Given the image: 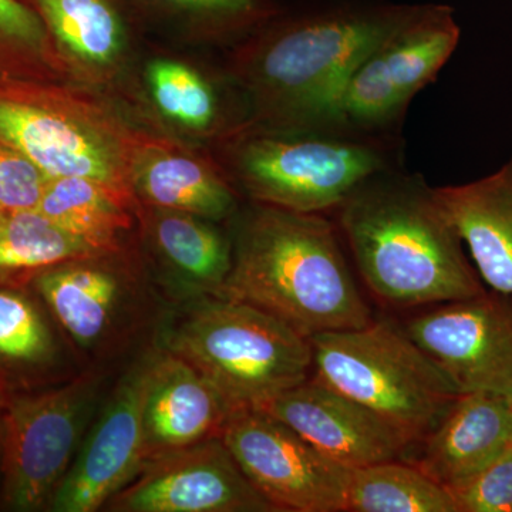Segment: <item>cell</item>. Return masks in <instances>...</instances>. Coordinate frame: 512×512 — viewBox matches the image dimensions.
<instances>
[{"instance_id": "cell-1", "label": "cell", "mask_w": 512, "mask_h": 512, "mask_svg": "<svg viewBox=\"0 0 512 512\" xmlns=\"http://www.w3.org/2000/svg\"><path fill=\"white\" fill-rule=\"evenodd\" d=\"M414 6L338 2L285 13L232 47L227 70L252 126L333 127V104L352 67Z\"/></svg>"}, {"instance_id": "cell-2", "label": "cell", "mask_w": 512, "mask_h": 512, "mask_svg": "<svg viewBox=\"0 0 512 512\" xmlns=\"http://www.w3.org/2000/svg\"><path fill=\"white\" fill-rule=\"evenodd\" d=\"M335 215L363 281L383 301L419 306L484 293L463 239L423 175L403 165L373 175Z\"/></svg>"}, {"instance_id": "cell-3", "label": "cell", "mask_w": 512, "mask_h": 512, "mask_svg": "<svg viewBox=\"0 0 512 512\" xmlns=\"http://www.w3.org/2000/svg\"><path fill=\"white\" fill-rule=\"evenodd\" d=\"M326 214L254 204L232 245V266L217 295L249 303L311 339L373 322Z\"/></svg>"}, {"instance_id": "cell-4", "label": "cell", "mask_w": 512, "mask_h": 512, "mask_svg": "<svg viewBox=\"0 0 512 512\" xmlns=\"http://www.w3.org/2000/svg\"><path fill=\"white\" fill-rule=\"evenodd\" d=\"M220 165L254 204L302 214L335 212L373 175L403 165L400 136L338 127L252 126L220 140Z\"/></svg>"}, {"instance_id": "cell-5", "label": "cell", "mask_w": 512, "mask_h": 512, "mask_svg": "<svg viewBox=\"0 0 512 512\" xmlns=\"http://www.w3.org/2000/svg\"><path fill=\"white\" fill-rule=\"evenodd\" d=\"M165 345L194 366L232 412L258 409L306 382L313 365L311 339L271 313L220 295L188 312Z\"/></svg>"}, {"instance_id": "cell-6", "label": "cell", "mask_w": 512, "mask_h": 512, "mask_svg": "<svg viewBox=\"0 0 512 512\" xmlns=\"http://www.w3.org/2000/svg\"><path fill=\"white\" fill-rule=\"evenodd\" d=\"M311 345L315 380L382 417L410 448L460 396L404 329L390 323L319 333Z\"/></svg>"}, {"instance_id": "cell-7", "label": "cell", "mask_w": 512, "mask_h": 512, "mask_svg": "<svg viewBox=\"0 0 512 512\" xmlns=\"http://www.w3.org/2000/svg\"><path fill=\"white\" fill-rule=\"evenodd\" d=\"M0 138L49 178L86 177L134 197L133 171L161 141L128 130L86 94H56L46 103L0 99Z\"/></svg>"}, {"instance_id": "cell-8", "label": "cell", "mask_w": 512, "mask_h": 512, "mask_svg": "<svg viewBox=\"0 0 512 512\" xmlns=\"http://www.w3.org/2000/svg\"><path fill=\"white\" fill-rule=\"evenodd\" d=\"M460 37L453 9L414 6L352 67L333 104V127L400 136L410 103L446 66Z\"/></svg>"}, {"instance_id": "cell-9", "label": "cell", "mask_w": 512, "mask_h": 512, "mask_svg": "<svg viewBox=\"0 0 512 512\" xmlns=\"http://www.w3.org/2000/svg\"><path fill=\"white\" fill-rule=\"evenodd\" d=\"M100 379L84 373L57 389L8 397L0 471L2 500L15 511L49 507L96 409Z\"/></svg>"}, {"instance_id": "cell-10", "label": "cell", "mask_w": 512, "mask_h": 512, "mask_svg": "<svg viewBox=\"0 0 512 512\" xmlns=\"http://www.w3.org/2000/svg\"><path fill=\"white\" fill-rule=\"evenodd\" d=\"M220 436L276 511H346L352 470L320 453L271 414L234 410Z\"/></svg>"}, {"instance_id": "cell-11", "label": "cell", "mask_w": 512, "mask_h": 512, "mask_svg": "<svg viewBox=\"0 0 512 512\" xmlns=\"http://www.w3.org/2000/svg\"><path fill=\"white\" fill-rule=\"evenodd\" d=\"M107 507L121 512L276 511L221 436L148 458Z\"/></svg>"}, {"instance_id": "cell-12", "label": "cell", "mask_w": 512, "mask_h": 512, "mask_svg": "<svg viewBox=\"0 0 512 512\" xmlns=\"http://www.w3.org/2000/svg\"><path fill=\"white\" fill-rule=\"evenodd\" d=\"M404 332L460 394L512 399V305L487 293L409 320Z\"/></svg>"}, {"instance_id": "cell-13", "label": "cell", "mask_w": 512, "mask_h": 512, "mask_svg": "<svg viewBox=\"0 0 512 512\" xmlns=\"http://www.w3.org/2000/svg\"><path fill=\"white\" fill-rule=\"evenodd\" d=\"M147 362L138 363L117 384L80 453L60 481L50 510L93 512L107 505L148 460L143 423Z\"/></svg>"}, {"instance_id": "cell-14", "label": "cell", "mask_w": 512, "mask_h": 512, "mask_svg": "<svg viewBox=\"0 0 512 512\" xmlns=\"http://www.w3.org/2000/svg\"><path fill=\"white\" fill-rule=\"evenodd\" d=\"M256 410L271 414L340 466L404 460L409 441L382 417L313 379L278 394Z\"/></svg>"}, {"instance_id": "cell-15", "label": "cell", "mask_w": 512, "mask_h": 512, "mask_svg": "<svg viewBox=\"0 0 512 512\" xmlns=\"http://www.w3.org/2000/svg\"><path fill=\"white\" fill-rule=\"evenodd\" d=\"M231 407L204 376L170 350L147 360L143 423L148 458L220 436Z\"/></svg>"}, {"instance_id": "cell-16", "label": "cell", "mask_w": 512, "mask_h": 512, "mask_svg": "<svg viewBox=\"0 0 512 512\" xmlns=\"http://www.w3.org/2000/svg\"><path fill=\"white\" fill-rule=\"evenodd\" d=\"M511 443L512 399L463 393L414 444L419 451L412 464L447 488L476 474Z\"/></svg>"}, {"instance_id": "cell-17", "label": "cell", "mask_w": 512, "mask_h": 512, "mask_svg": "<svg viewBox=\"0 0 512 512\" xmlns=\"http://www.w3.org/2000/svg\"><path fill=\"white\" fill-rule=\"evenodd\" d=\"M436 194L477 274L512 299V156L494 173L467 184L436 187Z\"/></svg>"}, {"instance_id": "cell-18", "label": "cell", "mask_w": 512, "mask_h": 512, "mask_svg": "<svg viewBox=\"0 0 512 512\" xmlns=\"http://www.w3.org/2000/svg\"><path fill=\"white\" fill-rule=\"evenodd\" d=\"M133 192L151 208L187 212L208 221L227 220L237 211V191L220 165L171 150L151 148L133 171Z\"/></svg>"}, {"instance_id": "cell-19", "label": "cell", "mask_w": 512, "mask_h": 512, "mask_svg": "<svg viewBox=\"0 0 512 512\" xmlns=\"http://www.w3.org/2000/svg\"><path fill=\"white\" fill-rule=\"evenodd\" d=\"M37 15L79 70L101 76L123 60L124 0H33Z\"/></svg>"}, {"instance_id": "cell-20", "label": "cell", "mask_w": 512, "mask_h": 512, "mask_svg": "<svg viewBox=\"0 0 512 512\" xmlns=\"http://www.w3.org/2000/svg\"><path fill=\"white\" fill-rule=\"evenodd\" d=\"M133 197L86 177L50 178L36 211L99 251L113 254L121 232L131 227Z\"/></svg>"}, {"instance_id": "cell-21", "label": "cell", "mask_w": 512, "mask_h": 512, "mask_svg": "<svg viewBox=\"0 0 512 512\" xmlns=\"http://www.w3.org/2000/svg\"><path fill=\"white\" fill-rule=\"evenodd\" d=\"M35 285L63 328L82 346L93 345L106 332L119 301L116 276L83 261L45 269L35 276Z\"/></svg>"}, {"instance_id": "cell-22", "label": "cell", "mask_w": 512, "mask_h": 512, "mask_svg": "<svg viewBox=\"0 0 512 512\" xmlns=\"http://www.w3.org/2000/svg\"><path fill=\"white\" fill-rule=\"evenodd\" d=\"M147 79L158 110L180 126L217 131L222 140L251 123L247 104L225 103L214 84L183 63L154 60L148 66Z\"/></svg>"}, {"instance_id": "cell-23", "label": "cell", "mask_w": 512, "mask_h": 512, "mask_svg": "<svg viewBox=\"0 0 512 512\" xmlns=\"http://www.w3.org/2000/svg\"><path fill=\"white\" fill-rule=\"evenodd\" d=\"M195 40L234 47L281 12L279 0H124Z\"/></svg>"}, {"instance_id": "cell-24", "label": "cell", "mask_w": 512, "mask_h": 512, "mask_svg": "<svg viewBox=\"0 0 512 512\" xmlns=\"http://www.w3.org/2000/svg\"><path fill=\"white\" fill-rule=\"evenodd\" d=\"M208 220L154 208L151 231L161 254L188 281L218 293L232 266V245Z\"/></svg>"}, {"instance_id": "cell-25", "label": "cell", "mask_w": 512, "mask_h": 512, "mask_svg": "<svg viewBox=\"0 0 512 512\" xmlns=\"http://www.w3.org/2000/svg\"><path fill=\"white\" fill-rule=\"evenodd\" d=\"M96 256L103 255L39 211L13 212L0 220V285L36 276L64 262L87 261Z\"/></svg>"}, {"instance_id": "cell-26", "label": "cell", "mask_w": 512, "mask_h": 512, "mask_svg": "<svg viewBox=\"0 0 512 512\" xmlns=\"http://www.w3.org/2000/svg\"><path fill=\"white\" fill-rule=\"evenodd\" d=\"M346 511L457 512L447 488L402 460L356 468L350 474Z\"/></svg>"}, {"instance_id": "cell-27", "label": "cell", "mask_w": 512, "mask_h": 512, "mask_svg": "<svg viewBox=\"0 0 512 512\" xmlns=\"http://www.w3.org/2000/svg\"><path fill=\"white\" fill-rule=\"evenodd\" d=\"M52 338L42 316L22 293L0 288V357L39 363L52 353Z\"/></svg>"}, {"instance_id": "cell-28", "label": "cell", "mask_w": 512, "mask_h": 512, "mask_svg": "<svg viewBox=\"0 0 512 512\" xmlns=\"http://www.w3.org/2000/svg\"><path fill=\"white\" fill-rule=\"evenodd\" d=\"M447 491L457 512H512V443L487 466Z\"/></svg>"}, {"instance_id": "cell-29", "label": "cell", "mask_w": 512, "mask_h": 512, "mask_svg": "<svg viewBox=\"0 0 512 512\" xmlns=\"http://www.w3.org/2000/svg\"><path fill=\"white\" fill-rule=\"evenodd\" d=\"M49 180L22 151L0 138V211L36 210Z\"/></svg>"}, {"instance_id": "cell-30", "label": "cell", "mask_w": 512, "mask_h": 512, "mask_svg": "<svg viewBox=\"0 0 512 512\" xmlns=\"http://www.w3.org/2000/svg\"><path fill=\"white\" fill-rule=\"evenodd\" d=\"M0 40L43 49L47 45L45 23L20 0H0Z\"/></svg>"}, {"instance_id": "cell-31", "label": "cell", "mask_w": 512, "mask_h": 512, "mask_svg": "<svg viewBox=\"0 0 512 512\" xmlns=\"http://www.w3.org/2000/svg\"><path fill=\"white\" fill-rule=\"evenodd\" d=\"M8 394L3 389V384L0 382V461H2L3 454V434H5V409L6 402H8Z\"/></svg>"}, {"instance_id": "cell-32", "label": "cell", "mask_w": 512, "mask_h": 512, "mask_svg": "<svg viewBox=\"0 0 512 512\" xmlns=\"http://www.w3.org/2000/svg\"><path fill=\"white\" fill-rule=\"evenodd\" d=\"M5 212L0 211V220H2L3 217H5Z\"/></svg>"}]
</instances>
